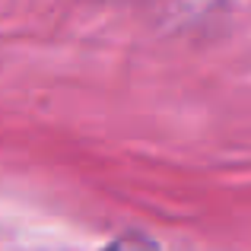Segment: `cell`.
<instances>
[{
    "label": "cell",
    "instance_id": "cell-1",
    "mask_svg": "<svg viewBox=\"0 0 251 251\" xmlns=\"http://www.w3.org/2000/svg\"><path fill=\"white\" fill-rule=\"evenodd\" d=\"M102 251H159V245L143 235H124V239H115L111 245H105Z\"/></svg>",
    "mask_w": 251,
    "mask_h": 251
}]
</instances>
